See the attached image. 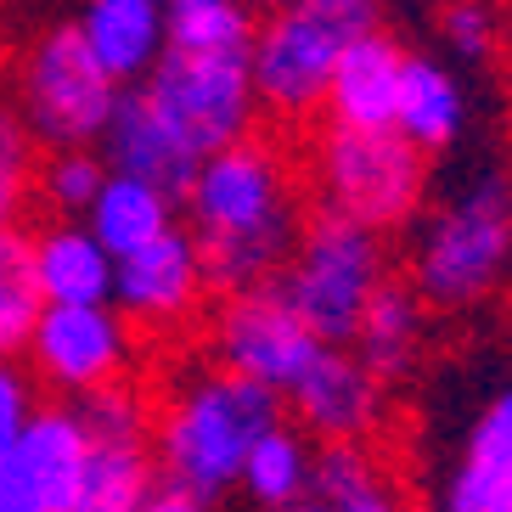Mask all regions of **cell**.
<instances>
[{"label": "cell", "mask_w": 512, "mask_h": 512, "mask_svg": "<svg viewBox=\"0 0 512 512\" xmlns=\"http://www.w3.org/2000/svg\"><path fill=\"white\" fill-rule=\"evenodd\" d=\"M304 209L310 192H304L299 152L259 130L197 158L181 192V214L203 248L214 293L271 282L299 237Z\"/></svg>", "instance_id": "1"}, {"label": "cell", "mask_w": 512, "mask_h": 512, "mask_svg": "<svg viewBox=\"0 0 512 512\" xmlns=\"http://www.w3.org/2000/svg\"><path fill=\"white\" fill-rule=\"evenodd\" d=\"M282 417V394L214 366L209 355L169 366L152 389V484L147 512H203L237 490L242 456Z\"/></svg>", "instance_id": "2"}, {"label": "cell", "mask_w": 512, "mask_h": 512, "mask_svg": "<svg viewBox=\"0 0 512 512\" xmlns=\"http://www.w3.org/2000/svg\"><path fill=\"white\" fill-rule=\"evenodd\" d=\"M406 282L428 310L462 316L512 287V169H479L417 214Z\"/></svg>", "instance_id": "3"}, {"label": "cell", "mask_w": 512, "mask_h": 512, "mask_svg": "<svg viewBox=\"0 0 512 512\" xmlns=\"http://www.w3.org/2000/svg\"><path fill=\"white\" fill-rule=\"evenodd\" d=\"M304 192L316 209L349 214L372 231H406L428 209L434 158L406 141L394 124H344L321 119V130L299 152Z\"/></svg>", "instance_id": "4"}, {"label": "cell", "mask_w": 512, "mask_h": 512, "mask_svg": "<svg viewBox=\"0 0 512 512\" xmlns=\"http://www.w3.org/2000/svg\"><path fill=\"white\" fill-rule=\"evenodd\" d=\"M389 248L383 231L349 220L332 209H304L299 237L287 248L276 287L287 293V304L304 316V327L321 344H349L361 327V310L372 304V293L389 282Z\"/></svg>", "instance_id": "5"}, {"label": "cell", "mask_w": 512, "mask_h": 512, "mask_svg": "<svg viewBox=\"0 0 512 512\" xmlns=\"http://www.w3.org/2000/svg\"><path fill=\"white\" fill-rule=\"evenodd\" d=\"M361 23L372 17L344 12L332 0H287L259 17L254 40H248V79L259 96V119H271L287 136L321 119L332 62Z\"/></svg>", "instance_id": "6"}, {"label": "cell", "mask_w": 512, "mask_h": 512, "mask_svg": "<svg viewBox=\"0 0 512 512\" xmlns=\"http://www.w3.org/2000/svg\"><path fill=\"white\" fill-rule=\"evenodd\" d=\"M124 85L91 57L74 23L34 34L12 68V107L40 147H96Z\"/></svg>", "instance_id": "7"}, {"label": "cell", "mask_w": 512, "mask_h": 512, "mask_svg": "<svg viewBox=\"0 0 512 512\" xmlns=\"http://www.w3.org/2000/svg\"><path fill=\"white\" fill-rule=\"evenodd\" d=\"M141 96L169 124L192 158H209L214 147L259 130V96L248 79V51H175L152 62L141 79Z\"/></svg>", "instance_id": "8"}, {"label": "cell", "mask_w": 512, "mask_h": 512, "mask_svg": "<svg viewBox=\"0 0 512 512\" xmlns=\"http://www.w3.org/2000/svg\"><path fill=\"white\" fill-rule=\"evenodd\" d=\"M197 332H203V355L214 366H226V372L248 377V383H259L271 394H287V383L316 361V349H321V338L287 304L276 276L254 287L214 293Z\"/></svg>", "instance_id": "9"}, {"label": "cell", "mask_w": 512, "mask_h": 512, "mask_svg": "<svg viewBox=\"0 0 512 512\" xmlns=\"http://www.w3.org/2000/svg\"><path fill=\"white\" fill-rule=\"evenodd\" d=\"M141 338L113 299L91 304H40L29 338H23V366L34 383L57 400H79L91 389H107L119 377H136Z\"/></svg>", "instance_id": "10"}, {"label": "cell", "mask_w": 512, "mask_h": 512, "mask_svg": "<svg viewBox=\"0 0 512 512\" xmlns=\"http://www.w3.org/2000/svg\"><path fill=\"white\" fill-rule=\"evenodd\" d=\"M209 299H214V282H209V265H203V248H197L192 226H181V220L164 237H152L113 259V304L152 344H175V338L197 332Z\"/></svg>", "instance_id": "11"}, {"label": "cell", "mask_w": 512, "mask_h": 512, "mask_svg": "<svg viewBox=\"0 0 512 512\" xmlns=\"http://www.w3.org/2000/svg\"><path fill=\"white\" fill-rule=\"evenodd\" d=\"M91 456V428L74 400H40L12 445L0 512H79V479Z\"/></svg>", "instance_id": "12"}, {"label": "cell", "mask_w": 512, "mask_h": 512, "mask_svg": "<svg viewBox=\"0 0 512 512\" xmlns=\"http://www.w3.org/2000/svg\"><path fill=\"white\" fill-rule=\"evenodd\" d=\"M282 411L310 439H377L389 428V383L349 344H321L282 394Z\"/></svg>", "instance_id": "13"}, {"label": "cell", "mask_w": 512, "mask_h": 512, "mask_svg": "<svg viewBox=\"0 0 512 512\" xmlns=\"http://www.w3.org/2000/svg\"><path fill=\"white\" fill-rule=\"evenodd\" d=\"M321 512H394L406 507V479L377 439H316L310 501Z\"/></svg>", "instance_id": "14"}, {"label": "cell", "mask_w": 512, "mask_h": 512, "mask_svg": "<svg viewBox=\"0 0 512 512\" xmlns=\"http://www.w3.org/2000/svg\"><path fill=\"white\" fill-rule=\"evenodd\" d=\"M445 512H512V389L490 394L462 439L451 479L439 490Z\"/></svg>", "instance_id": "15"}, {"label": "cell", "mask_w": 512, "mask_h": 512, "mask_svg": "<svg viewBox=\"0 0 512 512\" xmlns=\"http://www.w3.org/2000/svg\"><path fill=\"white\" fill-rule=\"evenodd\" d=\"M400 68H406V46H400L394 34L361 23V29L344 40L338 62H332L321 119L389 124L394 119V91H400Z\"/></svg>", "instance_id": "16"}, {"label": "cell", "mask_w": 512, "mask_h": 512, "mask_svg": "<svg viewBox=\"0 0 512 512\" xmlns=\"http://www.w3.org/2000/svg\"><path fill=\"white\" fill-rule=\"evenodd\" d=\"M74 29L119 85H141L152 74V62L169 51L164 0H85Z\"/></svg>", "instance_id": "17"}, {"label": "cell", "mask_w": 512, "mask_h": 512, "mask_svg": "<svg viewBox=\"0 0 512 512\" xmlns=\"http://www.w3.org/2000/svg\"><path fill=\"white\" fill-rule=\"evenodd\" d=\"M29 271L40 287V304L113 299V254L74 214H57L51 226L29 231Z\"/></svg>", "instance_id": "18"}, {"label": "cell", "mask_w": 512, "mask_h": 512, "mask_svg": "<svg viewBox=\"0 0 512 512\" xmlns=\"http://www.w3.org/2000/svg\"><path fill=\"white\" fill-rule=\"evenodd\" d=\"M96 147H102L107 169L141 175V181L164 186V192H175V197L186 192V181H192V169H197V158L169 136V124L152 113L141 85H124V96H119V107H113V119H107Z\"/></svg>", "instance_id": "19"}, {"label": "cell", "mask_w": 512, "mask_h": 512, "mask_svg": "<svg viewBox=\"0 0 512 512\" xmlns=\"http://www.w3.org/2000/svg\"><path fill=\"white\" fill-rule=\"evenodd\" d=\"M422 344H428V304H422V293L406 276H389L372 293V304L361 310V327H355L349 349L383 383H394V377H406L422 361Z\"/></svg>", "instance_id": "20"}, {"label": "cell", "mask_w": 512, "mask_h": 512, "mask_svg": "<svg viewBox=\"0 0 512 512\" xmlns=\"http://www.w3.org/2000/svg\"><path fill=\"white\" fill-rule=\"evenodd\" d=\"M394 130L406 141H417L428 158L445 147L462 141V124H467V91L462 79L434 57H411L406 51V68H400V91H394Z\"/></svg>", "instance_id": "21"}, {"label": "cell", "mask_w": 512, "mask_h": 512, "mask_svg": "<svg viewBox=\"0 0 512 512\" xmlns=\"http://www.w3.org/2000/svg\"><path fill=\"white\" fill-rule=\"evenodd\" d=\"M175 214H181V197L175 192L141 181V175H124V169H107L79 220L96 231V242H102L107 254L119 259L130 248H141V242L164 237L175 226Z\"/></svg>", "instance_id": "22"}, {"label": "cell", "mask_w": 512, "mask_h": 512, "mask_svg": "<svg viewBox=\"0 0 512 512\" xmlns=\"http://www.w3.org/2000/svg\"><path fill=\"white\" fill-rule=\"evenodd\" d=\"M310 451H316V439L282 411V417L248 445V456H242L237 496H248L254 507H265V512L304 507V501H310Z\"/></svg>", "instance_id": "23"}, {"label": "cell", "mask_w": 512, "mask_h": 512, "mask_svg": "<svg viewBox=\"0 0 512 512\" xmlns=\"http://www.w3.org/2000/svg\"><path fill=\"white\" fill-rule=\"evenodd\" d=\"M152 484H158L152 434H91L79 512H147Z\"/></svg>", "instance_id": "24"}, {"label": "cell", "mask_w": 512, "mask_h": 512, "mask_svg": "<svg viewBox=\"0 0 512 512\" xmlns=\"http://www.w3.org/2000/svg\"><path fill=\"white\" fill-rule=\"evenodd\" d=\"M175 51H248L259 23L254 0H164Z\"/></svg>", "instance_id": "25"}, {"label": "cell", "mask_w": 512, "mask_h": 512, "mask_svg": "<svg viewBox=\"0 0 512 512\" xmlns=\"http://www.w3.org/2000/svg\"><path fill=\"white\" fill-rule=\"evenodd\" d=\"M107 175L102 147H40L34 164V203H46L51 214H85V203L96 197Z\"/></svg>", "instance_id": "26"}, {"label": "cell", "mask_w": 512, "mask_h": 512, "mask_svg": "<svg viewBox=\"0 0 512 512\" xmlns=\"http://www.w3.org/2000/svg\"><path fill=\"white\" fill-rule=\"evenodd\" d=\"M34 316H40V287L29 271V231L0 226V355H23Z\"/></svg>", "instance_id": "27"}, {"label": "cell", "mask_w": 512, "mask_h": 512, "mask_svg": "<svg viewBox=\"0 0 512 512\" xmlns=\"http://www.w3.org/2000/svg\"><path fill=\"white\" fill-rule=\"evenodd\" d=\"M34 164H40V141L29 136V124L12 107V96H0V226H17L29 214Z\"/></svg>", "instance_id": "28"}, {"label": "cell", "mask_w": 512, "mask_h": 512, "mask_svg": "<svg viewBox=\"0 0 512 512\" xmlns=\"http://www.w3.org/2000/svg\"><path fill=\"white\" fill-rule=\"evenodd\" d=\"M46 400V389L34 383V372L23 366V355H0V479L12 462V445L23 434V422L34 417V406Z\"/></svg>", "instance_id": "29"}, {"label": "cell", "mask_w": 512, "mask_h": 512, "mask_svg": "<svg viewBox=\"0 0 512 512\" xmlns=\"http://www.w3.org/2000/svg\"><path fill=\"white\" fill-rule=\"evenodd\" d=\"M439 34H445L451 51L467 57V62H484L501 46V23H496V12H490L484 0H451V6L439 12Z\"/></svg>", "instance_id": "30"}, {"label": "cell", "mask_w": 512, "mask_h": 512, "mask_svg": "<svg viewBox=\"0 0 512 512\" xmlns=\"http://www.w3.org/2000/svg\"><path fill=\"white\" fill-rule=\"evenodd\" d=\"M332 6H344V12H361V17H372V6H377V0H332Z\"/></svg>", "instance_id": "31"}, {"label": "cell", "mask_w": 512, "mask_h": 512, "mask_svg": "<svg viewBox=\"0 0 512 512\" xmlns=\"http://www.w3.org/2000/svg\"><path fill=\"white\" fill-rule=\"evenodd\" d=\"M254 6H259V12H271V6H287V0H254Z\"/></svg>", "instance_id": "32"}]
</instances>
